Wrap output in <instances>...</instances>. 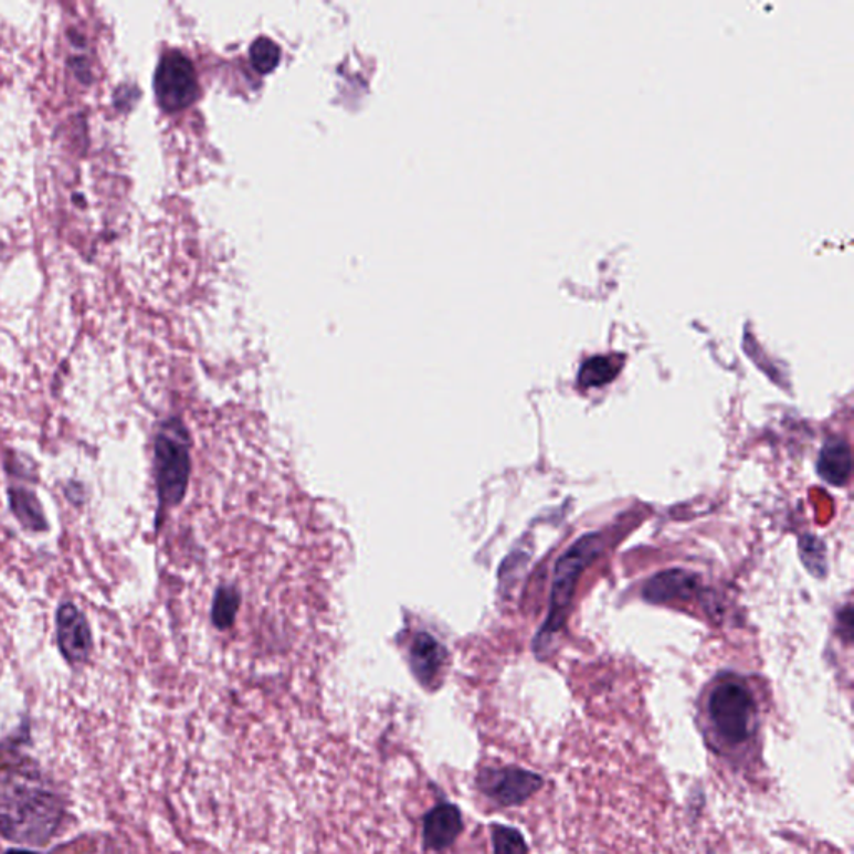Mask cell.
Returning <instances> with one entry per match:
<instances>
[{
	"mask_svg": "<svg viewBox=\"0 0 854 854\" xmlns=\"http://www.w3.org/2000/svg\"><path fill=\"white\" fill-rule=\"evenodd\" d=\"M491 834H493L494 854H528L525 836L516 827L494 824Z\"/></svg>",
	"mask_w": 854,
	"mask_h": 854,
	"instance_id": "14",
	"label": "cell"
},
{
	"mask_svg": "<svg viewBox=\"0 0 854 854\" xmlns=\"http://www.w3.org/2000/svg\"><path fill=\"white\" fill-rule=\"evenodd\" d=\"M708 711L716 732L729 745H741L751 735L755 699L739 681L719 683L709 696Z\"/></svg>",
	"mask_w": 854,
	"mask_h": 854,
	"instance_id": "4",
	"label": "cell"
},
{
	"mask_svg": "<svg viewBox=\"0 0 854 854\" xmlns=\"http://www.w3.org/2000/svg\"><path fill=\"white\" fill-rule=\"evenodd\" d=\"M57 646L68 664L84 663L93 651V636L84 614L74 603H62L55 614Z\"/></svg>",
	"mask_w": 854,
	"mask_h": 854,
	"instance_id": "7",
	"label": "cell"
},
{
	"mask_svg": "<svg viewBox=\"0 0 854 854\" xmlns=\"http://www.w3.org/2000/svg\"><path fill=\"white\" fill-rule=\"evenodd\" d=\"M154 87L164 109L179 110L191 106L199 91L194 65L182 52H167L160 59Z\"/></svg>",
	"mask_w": 854,
	"mask_h": 854,
	"instance_id": "5",
	"label": "cell"
},
{
	"mask_svg": "<svg viewBox=\"0 0 854 854\" xmlns=\"http://www.w3.org/2000/svg\"><path fill=\"white\" fill-rule=\"evenodd\" d=\"M623 361L616 356H594L581 366L579 384L582 388H600L616 378Z\"/></svg>",
	"mask_w": 854,
	"mask_h": 854,
	"instance_id": "11",
	"label": "cell"
},
{
	"mask_svg": "<svg viewBox=\"0 0 854 854\" xmlns=\"http://www.w3.org/2000/svg\"><path fill=\"white\" fill-rule=\"evenodd\" d=\"M698 589V578L686 569H667L653 576L644 584L643 598L647 603L664 604L688 601Z\"/></svg>",
	"mask_w": 854,
	"mask_h": 854,
	"instance_id": "9",
	"label": "cell"
},
{
	"mask_svg": "<svg viewBox=\"0 0 854 854\" xmlns=\"http://www.w3.org/2000/svg\"><path fill=\"white\" fill-rule=\"evenodd\" d=\"M477 787L503 806H518L541 790L542 778L515 766L486 768L477 777Z\"/></svg>",
	"mask_w": 854,
	"mask_h": 854,
	"instance_id": "6",
	"label": "cell"
},
{
	"mask_svg": "<svg viewBox=\"0 0 854 854\" xmlns=\"http://www.w3.org/2000/svg\"><path fill=\"white\" fill-rule=\"evenodd\" d=\"M251 61L254 67L263 74L273 71L281 61L280 45L267 38L257 39L251 45Z\"/></svg>",
	"mask_w": 854,
	"mask_h": 854,
	"instance_id": "16",
	"label": "cell"
},
{
	"mask_svg": "<svg viewBox=\"0 0 854 854\" xmlns=\"http://www.w3.org/2000/svg\"><path fill=\"white\" fill-rule=\"evenodd\" d=\"M64 820V803L34 759L0 746V836L48 844Z\"/></svg>",
	"mask_w": 854,
	"mask_h": 854,
	"instance_id": "1",
	"label": "cell"
},
{
	"mask_svg": "<svg viewBox=\"0 0 854 854\" xmlns=\"http://www.w3.org/2000/svg\"><path fill=\"white\" fill-rule=\"evenodd\" d=\"M11 504L15 518L25 528L34 529V531H42V529L48 528L44 510H42L41 504H39L38 497L34 494L25 489L11 491Z\"/></svg>",
	"mask_w": 854,
	"mask_h": 854,
	"instance_id": "13",
	"label": "cell"
},
{
	"mask_svg": "<svg viewBox=\"0 0 854 854\" xmlns=\"http://www.w3.org/2000/svg\"><path fill=\"white\" fill-rule=\"evenodd\" d=\"M801 559L811 574L824 578L827 571L826 549L823 542L814 536H803L800 541Z\"/></svg>",
	"mask_w": 854,
	"mask_h": 854,
	"instance_id": "15",
	"label": "cell"
},
{
	"mask_svg": "<svg viewBox=\"0 0 854 854\" xmlns=\"http://www.w3.org/2000/svg\"><path fill=\"white\" fill-rule=\"evenodd\" d=\"M411 660L412 670L418 674L419 679H421L424 685H430V683H433L436 674L440 673L441 661H443V657H441L440 647H437L433 641L428 640V637H421V640L414 644Z\"/></svg>",
	"mask_w": 854,
	"mask_h": 854,
	"instance_id": "12",
	"label": "cell"
},
{
	"mask_svg": "<svg viewBox=\"0 0 854 854\" xmlns=\"http://www.w3.org/2000/svg\"><path fill=\"white\" fill-rule=\"evenodd\" d=\"M851 461L853 460H851V450L846 441L831 437L821 450L818 474L833 486H843L850 479L851 470H853Z\"/></svg>",
	"mask_w": 854,
	"mask_h": 854,
	"instance_id": "10",
	"label": "cell"
},
{
	"mask_svg": "<svg viewBox=\"0 0 854 854\" xmlns=\"http://www.w3.org/2000/svg\"><path fill=\"white\" fill-rule=\"evenodd\" d=\"M156 479L162 509L181 503L189 479L188 434L178 419L162 425L156 440Z\"/></svg>",
	"mask_w": 854,
	"mask_h": 854,
	"instance_id": "3",
	"label": "cell"
},
{
	"mask_svg": "<svg viewBox=\"0 0 854 854\" xmlns=\"http://www.w3.org/2000/svg\"><path fill=\"white\" fill-rule=\"evenodd\" d=\"M8 854H35V853H32V851H28V850H12V851H9Z\"/></svg>",
	"mask_w": 854,
	"mask_h": 854,
	"instance_id": "17",
	"label": "cell"
},
{
	"mask_svg": "<svg viewBox=\"0 0 854 854\" xmlns=\"http://www.w3.org/2000/svg\"><path fill=\"white\" fill-rule=\"evenodd\" d=\"M461 831L463 816L456 804H437L422 821V841L431 851L447 850L460 837Z\"/></svg>",
	"mask_w": 854,
	"mask_h": 854,
	"instance_id": "8",
	"label": "cell"
},
{
	"mask_svg": "<svg viewBox=\"0 0 854 854\" xmlns=\"http://www.w3.org/2000/svg\"><path fill=\"white\" fill-rule=\"evenodd\" d=\"M601 551H603V538L598 533H589L581 536L556 562L548 618L535 641L538 656L548 653L552 637L565 626L579 578Z\"/></svg>",
	"mask_w": 854,
	"mask_h": 854,
	"instance_id": "2",
	"label": "cell"
}]
</instances>
